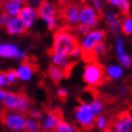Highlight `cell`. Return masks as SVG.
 Wrapping results in <instances>:
<instances>
[{
    "instance_id": "obj_1",
    "label": "cell",
    "mask_w": 132,
    "mask_h": 132,
    "mask_svg": "<svg viewBox=\"0 0 132 132\" xmlns=\"http://www.w3.org/2000/svg\"><path fill=\"white\" fill-rule=\"evenodd\" d=\"M75 45H77V40L72 32L67 29H59L55 32L53 38L51 51L53 54L69 55Z\"/></svg>"
},
{
    "instance_id": "obj_2",
    "label": "cell",
    "mask_w": 132,
    "mask_h": 132,
    "mask_svg": "<svg viewBox=\"0 0 132 132\" xmlns=\"http://www.w3.org/2000/svg\"><path fill=\"white\" fill-rule=\"evenodd\" d=\"M38 17L45 24L48 30H56L59 27V13L57 5L52 0H43L37 8Z\"/></svg>"
},
{
    "instance_id": "obj_3",
    "label": "cell",
    "mask_w": 132,
    "mask_h": 132,
    "mask_svg": "<svg viewBox=\"0 0 132 132\" xmlns=\"http://www.w3.org/2000/svg\"><path fill=\"white\" fill-rule=\"evenodd\" d=\"M97 117H98V114L96 113L94 108H92L90 101L81 102L73 112L74 121L84 129H90L94 127Z\"/></svg>"
},
{
    "instance_id": "obj_4",
    "label": "cell",
    "mask_w": 132,
    "mask_h": 132,
    "mask_svg": "<svg viewBox=\"0 0 132 132\" xmlns=\"http://www.w3.org/2000/svg\"><path fill=\"white\" fill-rule=\"evenodd\" d=\"M104 67L98 61H90L85 64L83 69L82 78L88 87H97L104 81Z\"/></svg>"
},
{
    "instance_id": "obj_5",
    "label": "cell",
    "mask_w": 132,
    "mask_h": 132,
    "mask_svg": "<svg viewBox=\"0 0 132 132\" xmlns=\"http://www.w3.org/2000/svg\"><path fill=\"white\" fill-rule=\"evenodd\" d=\"M106 39V32L100 28L90 29L88 34L83 36L80 40V47L84 53H92L96 45L100 42H105Z\"/></svg>"
},
{
    "instance_id": "obj_6",
    "label": "cell",
    "mask_w": 132,
    "mask_h": 132,
    "mask_svg": "<svg viewBox=\"0 0 132 132\" xmlns=\"http://www.w3.org/2000/svg\"><path fill=\"white\" fill-rule=\"evenodd\" d=\"M25 114L17 111H6L1 116L3 126L11 132H23L26 121Z\"/></svg>"
},
{
    "instance_id": "obj_7",
    "label": "cell",
    "mask_w": 132,
    "mask_h": 132,
    "mask_svg": "<svg viewBox=\"0 0 132 132\" xmlns=\"http://www.w3.org/2000/svg\"><path fill=\"white\" fill-rule=\"evenodd\" d=\"M27 58V52L18 43L0 42V59H13L24 61Z\"/></svg>"
},
{
    "instance_id": "obj_8",
    "label": "cell",
    "mask_w": 132,
    "mask_h": 132,
    "mask_svg": "<svg viewBox=\"0 0 132 132\" xmlns=\"http://www.w3.org/2000/svg\"><path fill=\"white\" fill-rule=\"evenodd\" d=\"M114 46H115V54H116L118 63H119L125 70L132 68V56L127 51V43H126L125 37L120 36V35L115 37Z\"/></svg>"
},
{
    "instance_id": "obj_9",
    "label": "cell",
    "mask_w": 132,
    "mask_h": 132,
    "mask_svg": "<svg viewBox=\"0 0 132 132\" xmlns=\"http://www.w3.org/2000/svg\"><path fill=\"white\" fill-rule=\"evenodd\" d=\"M100 23V13H98L90 4H84L80 11V24L85 25L89 29L97 28Z\"/></svg>"
},
{
    "instance_id": "obj_10",
    "label": "cell",
    "mask_w": 132,
    "mask_h": 132,
    "mask_svg": "<svg viewBox=\"0 0 132 132\" xmlns=\"http://www.w3.org/2000/svg\"><path fill=\"white\" fill-rule=\"evenodd\" d=\"M18 18L21 19V22L24 26V28L26 31L30 30L35 26V24L38 21V11L36 8L29 5L28 3H26L23 5V8L19 12Z\"/></svg>"
},
{
    "instance_id": "obj_11",
    "label": "cell",
    "mask_w": 132,
    "mask_h": 132,
    "mask_svg": "<svg viewBox=\"0 0 132 132\" xmlns=\"http://www.w3.org/2000/svg\"><path fill=\"white\" fill-rule=\"evenodd\" d=\"M103 19L106 24L109 31L114 37L120 35V17L114 10H106L103 14Z\"/></svg>"
},
{
    "instance_id": "obj_12",
    "label": "cell",
    "mask_w": 132,
    "mask_h": 132,
    "mask_svg": "<svg viewBox=\"0 0 132 132\" xmlns=\"http://www.w3.org/2000/svg\"><path fill=\"white\" fill-rule=\"evenodd\" d=\"M111 132H132V114L129 112L120 114L112 125Z\"/></svg>"
},
{
    "instance_id": "obj_13",
    "label": "cell",
    "mask_w": 132,
    "mask_h": 132,
    "mask_svg": "<svg viewBox=\"0 0 132 132\" xmlns=\"http://www.w3.org/2000/svg\"><path fill=\"white\" fill-rule=\"evenodd\" d=\"M60 119H61V116L59 114V112L53 111V110L47 111L43 116L42 120L40 121L41 129L44 132H54Z\"/></svg>"
},
{
    "instance_id": "obj_14",
    "label": "cell",
    "mask_w": 132,
    "mask_h": 132,
    "mask_svg": "<svg viewBox=\"0 0 132 132\" xmlns=\"http://www.w3.org/2000/svg\"><path fill=\"white\" fill-rule=\"evenodd\" d=\"M80 11L81 6L76 3H70L63 9V21L70 26H77L80 24Z\"/></svg>"
},
{
    "instance_id": "obj_15",
    "label": "cell",
    "mask_w": 132,
    "mask_h": 132,
    "mask_svg": "<svg viewBox=\"0 0 132 132\" xmlns=\"http://www.w3.org/2000/svg\"><path fill=\"white\" fill-rule=\"evenodd\" d=\"M15 71H16L18 81L26 83V82H30L32 80V77H34L36 73V68L31 62L23 61L17 65Z\"/></svg>"
},
{
    "instance_id": "obj_16",
    "label": "cell",
    "mask_w": 132,
    "mask_h": 132,
    "mask_svg": "<svg viewBox=\"0 0 132 132\" xmlns=\"http://www.w3.org/2000/svg\"><path fill=\"white\" fill-rule=\"evenodd\" d=\"M105 76L112 81L121 80L125 75V69L119 63H110L104 68Z\"/></svg>"
},
{
    "instance_id": "obj_17",
    "label": "cell",
    "mask_w": 132,
    "mask_h": 132,
    "mask_svg": "<svg viewBox=\"0 0 132 132\" xmlns=\"http://www.w3.org/2000/svg\"><path fill=\"white\" fill-rule=\"evenodd\" d=\"M4 29L6 31V34H9L10 36H21L26 31L18 16L11 17L9 23L4 27Z\"/></svg>"
},
{
    "instance_id": "obj_18",
    "label": "cell",
    "mask_w": 132,
    "mask_h": 132,
    "mask_svg": "<svg viewBox=\"0 0 132 132\" xmlns=\"http://www.w3.org/2000/svg\"><path fill=\"white\" fill-rule=\"evenodd\" d=\"M19 101V94L14 91H6L2 105L5 111H16Z\"/></svg>"
},
{
    "instance_id": "obj_19",
    "label": "cell",
    "mask_w": 132,
    "mask_h": 132,
    "mask_svg": "<svg viewBox=\"0 0 132 132\" xmlns=\"http://www.w3.org/2000/svg\"><path fill=\"white\" fill-rule=\"evenodd\" d=\"M47 75H48L50 80L53 83L59 84V83H61L64 80V77H65V75H67V73H65V71L63 69L57 67V65L51 64L50 67L47 68Z\"/></svg>"
},
{
    "instance_id": "obj_20",
    "label": "cell",
    "mask_w": 132,
    "mask_h": 132,
    "mask_svg": "<svg viewBox=\"0 0 132 132\" xmlns=\"http://www.w3.org/2000/svg\"><path fill=\"white\" fill-rule=\"evenodd\" d=\"M24 4L17 3V2H13V1H8V0H4L1 3V9L4 13H6L10 17H16L19 15V12H21L22 8Z\"/></svg>"
},
{
    "instance_id": "obj_21",
    "label": "cell",
    "mask_w": 132,
    "mask_h": 132,
    "mask_svg": "<svg viewBox=\"0 0 132 132\" xmlns=\"http://www.w3.org/2000/svg\"><path fill=\"white\" fill-rule=\"evenodd\" d=\"M51 64L57 65V67L63 69L64 71H67L70 67L72 60L69 58L68 55H63V54H52L51 57Z\"/></svg>"
},
{
    "instance_id": "obj_22",
    "label": "cell",
    "mask_w": 132,
    "mask_h": 132,
    "mask_svg": "<svg viewBox=\"0 0 132 132\" xmlns=\"http://www.w3.org/2000/svg\"><path fill=\"white\" fill-rule=\"evenodd\" d=\"M120 34L122 36H132V15H123L120 18Z\"/></svg>"
},
{
    "instance_id": "obj_23",
    "label": "cell",
    "mask_w": 132,
    "mask_h": 132,
    "mask_svg": "<svg viewBox=\"0 0 132 132\" xmlns=\"http://www.w3.org/2000/svg\"><path fill=\"white\" fill-rule=\"evenodd\" d=\"M30 106H31L30 99L26 95L19 94V101H18V106H17L16 111L22 114H26V113H28V111L30 110Z\"/></svg>"
},
{
    "instance_id": "obj_24",
    "label": "cell",
    "mask_w": 132,
    "mask_h": 132,
    "mask_svg": "<svg viewBox=\"0 0 132 132\" xmlns=\"http://www.w3.org/2000/svg\"><path fill=\"white\" fill-rule=\"evenodd\" d=\"M41 130V125L40 121H38L34 118H31L29 116L26 117V121H25V132H39Z\"/></svg>"
},
{
    "instance_id": "obj_25",
    "label": "cell",
    "mask_w": 132,
    "mask_h": 132,
    "mask_svg": "<svg viewBox=\"0 0 132 132\" xmlns=\"http://www.w3.org/2000/svg\"><path fill=\"white\" fill-rule=\"evenodd\" d=\"M54 132H78V130L76 129V127L74 125H72L71 122L61 118L60 121L58 122Z\"/></svg>"
},
{
    "instance_id": "obj_26",
    "label": "cell",
    "mask_w": 132,
    "mask_h": 132,
    "mask_svg": "<svg viewBox=\"0 0 132 132\" xmlns=\"http://www.w3.org/2000/svg\"><path fill=\"white\" fill-rule=\"evenodd\" d=\"M109 125H110V120H109V117L104 114L99 115L96 118V121H95V127L97 130L99 131H105L109 128Z\"/></svg>"
},
{
    "instance_id": "obj_27",
    "label": "cell",
    "mask_w": 132,
    "mask_h": 132,
    "mask_svg": "<svg viewBox=\"0 0 132 132\" xmlns=\"http://www.w3.org/2000/svg\"><path fill=\"white\" fill-rule=\"evenodd\" d=\"M92 53H95V55L97 57H103L108 54V45L105 42H100L99 44L96 45V47L94 48Z\"/></svg>"
},
{
    "instance_id": "obj_28",
    "label": "cell",
    "mask_w": 132,
    "mask_h": 132,
    "mask_svg": "<svg viewBox=\"0 0 132 132\" xmlns=\"http://www.w3.org/2000/svg\"><path fill=\"white\" fill-rule=\"evenodd\" d=\"M84 55V52L83 50L80 47V45H75L73 48L71 50V52L69 53V58L71 59V60H77V59L82 58Z\"/></svg>"
},
{
    "instance_id": "obj_29",
    "label": "cell",
    "mask_w": 132,
    "mask_h": 132,
    "mask_svg": "<svg viewBox=\"0 0 132 132\" xmlns=\"http://www.w3.org/2000/svg\"><path fill=\"white\" fill-rule=\"evenodd\" d=\"M131 4H132V0H122L120 4L117 6V9L119 11V13H121L123 15H127L131 9Z\"/></svg>"
},
{
    "instance_id": "obj_30",
    "label": "cell",
    "mask_w": 132,
    "mask_h": 132,
    "mask_svg": "<svg viewBox=\"0 0 132 132\" xmlns=\"http://www.w3.org/2000/svg\"><path fill=\"white\" fill-rule=\"evenodd\" d=\"M4 73H5V77H6V81H8L9 85H13V84H15L18 81L16 71L14 69H10L8 71H5Z\"/></svg>"
},
{
    "instance_id": "obj_31",
    "label": "cell",
    "mask_w": 132,
    "mask_h": 132,
    "mask_svg": "<svg viewBox=\"0 0 132 132\" xmlns=\"http://www.w3.org/2000/svg\"><path fill=\"white\" fill-rule=\"evenodd\" d=\"M28 116L38 120V121H41L42 118H43V113L40 110H38L36 108H30V110L28 111Z\"/></svg>"
},
{
    "instance_id": "obj_32",
    "label": "cell",
    "mask_w": 132,
    "mask_h": 132,
    "mask_svg": "<svg viewBox=\"0 0 132 132\" xmlns=\"http://www.w3.org/2000/svg\"><path fill=\"white\" fill-rule=\"evenodd\" d=\"M90 5L94 8L98 13H101L104 9L103 0H90Z\"/></svg>"
},
{
    "instance_id": "obj_33",
    "label": "cell",
    "mask_w": 132,
    "mask_h": 132,
    "mask_svg": "<svg viewBox=\"0 0 132 132\" xmlns=\"http://www.w3.org/2000/svg\"><path fill=\"white\" fill-rule=\"evenodd\" d=\"M56 95L59 99H65L69 95V89L67 87H63V86H60L58 87L57 90H56Z\"/></svg>"
},
{
    "instance_id": "obj_34",
    "label": "cell",
    "mask_w": 132,
    "mask_h": 132,
    "mask_svg": "<svg viewBox=\"0 0 132 132\" xmlns=\"http://www.w3.org/2000/svg\"><path fill=\"white\" fill-rule=\"evenodd\" d=\"M10 18L11 17L6 14V13H4L3 11L0 12V27H5L6 24L9 23Z\"/></svg>"
},
{
    "instance_id": "obj_35",
    "label": "cell",
    "mask_w": 132,
    "mask_h": 132,
    "mask_svg": "<svg viewBox=\"0 0 132 132\" xmlns=\"http://www.w3.org/2000/svg\"><path fill=\"white\" fill-rule=\"evenodd\" d=\"M76 30H77V32H78V35L80 36H85L86 34H88L89 32V28L88 27H86L85 25H82V24H78L77 26H76Z\"/></svg>"
},
{
    "instance_id": "obj_36",
    "label": "cell",
    "mask_w": 132,
    "mask_h": 132,
    "mask_svg": "<svg viewBox=\"0 0 132 132\" xmlns=\"http://www.w3.org/2000/svg\"><path fill=\"white\" fill-rule=\"evenodd\" d=\"M117 94H118L119 97H122V98L127 97L129 95V89H128L127 86H119L118 89H117Z\"/></svg>"
},
{
    "instance_id": "obj_37",
    "label": "cell",
    "mask_w": 132,
    "mask_h": 132,
    "mask_svg": "<svg viewBox=\"0 0 132 132\" xmlns=\"http://www.w3.org/2000/svg\"><path fill=\"white\" fill-rule=\"evenodd\" d=\"M9 86V83L6 81L5 73L4 72H0V88H5Z\"/></svg>"
},
{
    "instance_id": "obj_38",
    "label": "cell",
    "mask_w": 132,
    "mask_h": 132,
    "mask_svg": "<svg viewBox=\"0 0 132 132\" xmlns=\"http://www.w3.org/2000/svg\"><path fill=\"white\" fill-rule=\"evenodd\" d=\"M42 1H43V0H27L28 4L31 5V6H34V8H36V9L41 4Z\"/></svg>"
},
{
    "instance_id": "obj_39",
    "label": "cell",
    "mask_w": 132,
    "mask_h": 132,
    "mask_svg": "<svg viewBox=\"0 0 132 132\" xmlns=\"http://www.w3.org/2000/svg\"><path fill=\"white\" fill-rule=\"evenodd\" d=\"M121 1H122V0H106V2H108L111 6H114V8H117V6L120 4Z\"/></svg>"
},
{
    "instance_id": "obj_40",
    "label": "cell",
    "mask_w": 132,
    "mask_h": 132,
    "mask_svg": "<svg viewBox=\"0 0 132 132\" xmlns=\"http://www.w3.org/2000/svg\"><path fill=\"white\" fill-rule=\"evenodd\" d=\"M5 94H6V90L4 88H0V104H2L3 99L5 97Z\"/></svg>"
},
{
    "instance_id": "obj_41",
    "label": "cell",
    "mask_w": 132,
    "mask_h": 132,
    "mask_svg": "<svg viewBox=\"0 0 132 132\" xmlns=\"http://www.w3.org/2000/svg\"><path fill=\"white\" fill-rule=\"evenodd\" d=\"M8 1H13V2H17V3H21V4H26L27 0H8Z\"/></svg>"
},
{
    "instance_id": "obj_42",
    "label": "cell",
    "mask_w": 132,
    "mask_h": 132,
    "mask_svg": "<svg viewBox=\"0 0 132 132\" xmlns=\"http://www.w3.org/2000/svg\"><path fill=\"white\" fill-rule=\"evenodd\" d=\"M57 2H59V3H62V4H64V3H68L70 0H56Z\"/></svg>"
},
{
    "instance_id": "obj_43",
    "label": "cell",
    "mask_w": 132,
    "mask_h": 132,
    "mask_svg": "<svg viewBox=\"0 0 132 132\" xmlns=\"http://www.w3.org/2000/svg\"><path fill=\"white\" fill-rule=\"evenodd\" d=\"M0 6H1V1H0Z\"/></svg>"
},
{
    "instance_id": "obj_44",
    "label": "cell",
    "mask_w": 132,
    "mask_h": 132,
    "mask_svg": "<svg viewBox=\"0 0 132 132\" xmlns=\"http://www.w3.org/2000/svg\"><path fill=\"white\" fill-rule=\"evenodd\" d=\"M0 1H2V0H0Z\"/></svg>"
}]
</instances>
